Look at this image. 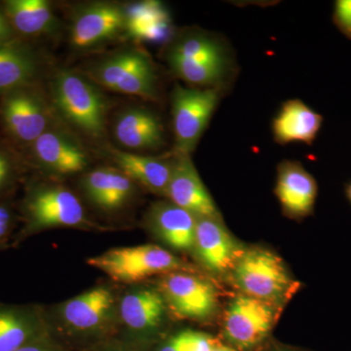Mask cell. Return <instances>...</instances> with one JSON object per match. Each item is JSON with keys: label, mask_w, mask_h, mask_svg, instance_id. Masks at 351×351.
<instances>
[{"label": "cell", "mask_w": 351, "mask_h": 351, "mask_svg": "<svg viewBox=\"0 0 351 351\" xmlns=\"http://www.w3.org/2000/svg\"><path fill=\"white\" fill-rule=\"evenodd\" d=\"M2 96V123L14 141L31 145L49 128V106L31 85L12 90Z\"/></svg>", "instance_id": "obj_9"}, {"label": "cell", "mask_w": 351, "mask_h": 351, "mask_svg": "<svg viewBox=\"0 0 351 351\" xmlns=\"http://www.w3.org/2000/svg\"><path fill=\"white\" fill-rule=\"evenodd\" d=\"M332 20L339 31L351 39V0H338L335 2Z\"/></svg>", "instance_id": "obj_29"}, {"label": "cell", "mask_w": 351, "mask_h": 351, "mask_svg": "<svg viewBox=\"0 0 351 351\" xmlns=\"http://www.w3.org/2000/svg\"><path fill=\"white\" fill-rule=\"evenodd\" d=\"M36 71L38 63L31 50L14 40L0 45V94L31 85Z\"/></svg>", "instance_id": "obj_25"}, {"label": "cell", "mask_w": 351, "mask_h": 351, "mask_svg": "<svg viewBox=\"0 0 351 351\" xmlns=\"http://www.w3.org/2000/svg\"><path fill=\"white\" fill-rule=\"evenodd\" d=\"M147 223L157 239L173 250L186 253L195 249L196 217L170 201L154 203Z\"/></svg>", "instance_id": "obj_18"}, {"label": "cell", "mask_w": 351, "mask_h": 351, "mask_svg": "<svg viewBox=\"0 0 351 351\" xmlns=\"http://www.w3.org/2000/svg\"><path fill=\"white\" fill-rule=\"evenodd\" d=\"M22 212L24 228L18 240L49 228L89 225L77 196L58 184L32 186L25 195Z\"/></svg>", "instance_id": "obj_6"}, {"label": "cell", "mask_w": 351, "mask_h": 351, "mask_svg": "<svg viewBox=\"0 0 351 351\" xmlns=\"http://www.w3.org/2000/svg\"><path fill=\"white\" fill-rule=\"evenodd\" d=\"M3 13L14 31L25 36L47 34L56 23L50 3L45 0H9L4 4Z\"/></svg>", "instance_id": "obj_26"}, {"label": "cell", "mask_w": 351, "mask_h": 351, "mask_svg": "<svg viewBox=\"0 0 351 351\" xmlns=\"http://www.w3.org/2000/svg\"><path fill=\"white\" fill-rule=\"evenodd\" d=\"M17 176V167L10 154L0 149V196L12 186Z\"/></svg>", "instance_id": "obj_28"}, {"label": "cell", "mask_w": 351, "mask_h": 351, "mask_svg": "<svg viewBox=\"0 0 351 351\" xmlns=\"http://www.w3.org/2000/svg\"><path fill=\"white\" fill-rule=\"evenodd\" d=\"M174 154V168L166 197L196 218H221L218 206L203 184L189 154Z\"/></svg>", "instance_id": "obj_13"}, {"label": "cell", "mask_w": 351, "mask_h": 351, "mask_svg": "<svg viewBox=\"0 0 351 351\" xmlns=\"http://www.w3.org/2000/svg\"><path fill=\"white\" fill-rule=\"evenodd\" d=\"M50 92L53 108L66 124L90 140L105 137L107 101L96 85L73 71H61Z\"/></svg>", "instance_id": "obj_2"}, {"label": "cell", "mask_w": 351, "mask_h": 351, "mask_svg": "<svg viewBox=\"0 0 351 351\" xmlns=\"http://www.w3.org/2000/svg\"><path fill=\"white\" fill-rule=\"evenodd\" d=\"M323 124V117L299 99L286 101L272 120L274 142L280 145L313 144Z\"/></svg>", "instance_id": "obj_20"}, {"label": "cell", "mask_w": 351, "mask_h": 351, "mask_svg": "<svg viewBox=\"0 0 351 351\" xmlns=\"http://www.w3.org/2000/svg\"><path fill=\"white\" fill-rule=\"evenodd\" d=\"M127 34L140 41L162 43L173 34L169 11L158 1H144L125 6Z\"/></svg>", "instance_id": "obj_24"}, {"label": "cell", "mask_w": 351, "mask_h": 351, "mask_svg": "<svg viewBox=\"0 0 351 351\" xmlns=\"http://www.w3.org/2000/svg\"><path fill=\"white\" fill-rule=\"evenodd\" d=\"M47 332L46 318L36 306L0 304V351H17Z\"/></svg>", "instance_id": "obj_22"}, {"label": "cell", "mask_w": 351, "mask_h": 351, "mask_svg": "<svg viewBox=\"0 0 351 351\" xmlns=\"http://www.w3.org/2000/svg\"><path fill=\"white\" fill-rule=\"evenodd\" d=\"M274 193L286 216L304 219L313 213L317 182L299 161L283 160L277 166Z\"/></svg>", "instance_id": "obj_15"}, {"label": "cell", "mask_w": 351, "mask_h": 351, "mask_svg": "<svg viewBox=\"0 0 351 351\" xmlns=\"http://www.w3.org/2000/svg\"><path fill=\"white\" fill-rule=\"evenodd\" d=\"M31 147L32 158L39 167L54 174H76L86 169L89 164L82 145L56 128L49 127Z\"/></svg>", "instance_id": "obj_16"}, {"label": "cell", "mask_w": 351, "mask_h": 351, "mask_svg": "<svg viewBox=\"0 0 351 351\" xmlns=\"http://www.w3.org/2000/svg\"><path fill=\"white\" fill-rule=\"evenodd\" d=\"M17 351H64L61 346H58L48 336V332L38 337L34 341L21 348Z\"/></svg>", "instance_id": "obj_31"}, {"label": "cell", "mask_w": 351, "mask_h": 351, "mask_svg": "<svg viewBox=\"0 0 351 351\" xmlns=\"http://www.w3.org/2000/svg\"><path fill=\"white\" fill-rule=\"evenodd\" d=\"M241 294L280 306L300 287L282 258L269 249H244L230 270Z\"/></svg>", "instance_id": "obj_3"}, {"label": "cell", "mask_w": 351, "mask_h": 351, "mask_svg": "<svg viewBox=\"0 0 351 351\" xmlns=\"http://www.w3.org/2000/svg\"><path fill=\"white\" fill-rule=\"evenodd\" d=\"M14 29L7 20L5 14L0 11V45L13 41Z\"/></svg>", "instance_id": "obj_32"}, {"label": "cell", "mask_w": 351, "mask_h": 351, "mask_svg": "<svg viewBox=\"0 0 351 351\" xmlns=\"http://www.w3.org/2000/svg\"><path fill=\"white\" fill-rule=\"evenodd\" d=\"M169 311L191 321L211 318L218 306V295L211 283L193 272L176 271L163 276L158 287Z\"/></svg>", "instance_id": "obj_10"}, {"label": "cell", "mask_w": 351, "mask_h": 351, "mask_svg": "<svg viewBox=\"0 0 351 351\" xmlns=\"http://www.w3.org/2000/svg\"><path fill=\"white\" fill-rule=\"evenodd\" d=\"M119 304L112 288L98 286L60 304L57 317L71 334L93 336L110 324Z\"/></svg>", "instance_id": "obj_11"}, {"label": "cell", "mask_w": 351, "mask_h": 351, "mask_svg": "<svg viewBox=\"0 0 351 351\" xmlns=\"http://www.w3.org/2000/svg\"><path fill=\"white\" fill-rule=\"evenodd\" d=\"M279 306L240 294L228 304L223 334L237 351H254L265 343L276 326Z\"/></svg>", "instance_id": "obj_8"}, {"label": "cell", "mask_w": 351, "mask_h": 351, "mask_svg": "<svg viewBox=\"0 0 351 351\" xmlns=\"http://www.w3.org/2000/svg\"><path fill=\"white\" fill-rule=\"evenodd\" d=\"M165 59L178 78L196 88L221 90L233 66L226 44L218 36L195 27L172 36Z\"/></svg>", "instance_id": "obj_1"}, {"label": "cell", "mask_w": 351, "mask_h": 351, "mask_svg": "<svg viewBox=\"0 0 351 351\" xmlns=\"http://www.w3.org/2000/svg\"><path fill=\"white\" fill-rule=\"evenodd\" d=\"M271 351H300L294 348H287V346H276Z\"/></svg>", "instance_id": "obj_34"}, {"label": "cell", "mask_w": 351, "mask_h": 351, "mask_svg": "<svg viewBox=\"0 0 351 351\" xmlns=\"http://www.w3.org/2000/svg\"><path fill=\"white\" fill-rule=\"evenodd\" d=\"M346 197H348V199L350 200V202L351 203V182L346 186Z\"/></svg>", "instance_id": "obj_35"}, {"label": "cell", "mask_w": 351, "mask_h": 351, "mask_svg": "<svg viewBox=\"0 0 351 351\" xmlns=\"http://www.w3.org/2000/svg\"><path fill=\"white\" fill-rule=\"evenodd\" d=\"M113 134L120 145L135 151H154L165 144L162 120L147 108L123 110L115 119Z\"/></svg>", "instance_id": "obj_19"}, {"label": "cell", "mask_w": 351, "mask_h": 351, "mask_svg": "<svg viewBox=\"0 0 351 351\" xmlns=\"http://www.w3.org/2000/svg\"><path fill=\"white\" fill-rule=\"evenodd\" d=\"M212 351H237L230 346L223 345V343L217 341L216 345L214 346Z\"/></svg>", "instance_id": "obj_33"}, {"label": "cell", "mask_w": 351, "mask_h": 351, "mask_svg": "<svg viewBox=\"0 0 351 351\" xmlns=\"http://www.w3.org/2000/svg\"><path fill=\"white\" fill-rule=\"evenodd\" d=\"M217 341L205 332L184 330L171 336L157 351H212Z\"/></svg>", "instance_id": "obj_27"}, {"label": "cell", "mask_w": 351, "mask_h": 351, "mask_svg": "<svg viewBox=\"0 0 351 351\" xmlns=\"http://www.w3.org/2000/svg\"><path fill=\"white\" fill-rule=\"evenodd\" d=\"M90 80L117 93L133 95L145 100L159 97L156 66L147 53L127 49L110 55L88 68Z\"/></svg>", "instance_id": "obj_5"}, {"label": "cell", "mask_w": 351, "mask_h": 351, "mask_svg": "<svg viewBox=\"0 0 351 351\" xmlns=\"http://www.w3.org/2000/svg\"><path fill=\"white\" fill-rule=\"evenodd\" d=\"M15 215L7 203L0 202V247L3 246L9 235L13 232Z\"/></svg>", "instance_id": "obj_30"}, {"label": "cell", "mask_w": 351, "mask_h": 351, "mask_svg": "<svg viewBox=\"0 0 351 351\" xmlns=\"http://www.w3.org/2000/svg\"><path fill=\"white\" fill-rule=\"evenodd\" d=\"M221 90L176 85L171 97L175 151L189 154L200 138L219 105Z\"/></svg>", "instance_id": "obj_7"}, {"label": "cell", "mask_w": 351, "mask_h": 351, "mask_svg": "<svg viewBox=\"0 0 351 351\" xmlns=\"http://www.w3.org/2000/svg\"><path fill=\"white\" fill-rule=\"evenodd\" d=\"M113 162L135 184H142L157 195L166 196L174 168V154L171 156H147L110 149Z\"/></svg>", "instance_id": "obj_21"}, {"label": "cell", "mask_w": 351, "mask_h": 351, "mask_svg": "<svg viewBox=\"0 0 351 351\" xmlns=\"http://www.w3.org/2000/svg\"><path fill=\"white\" fill-rule=\"evenodd\" d=\"M243 250L221 218H196L193 252L205 269L215 274L230 271Z\"/></svg>", "instance_id": "obj_14"}, {"label": "cell", "mask_w": 351, "mask_h": 351, "mask_svg": "<svg viewBox=\"0 0 351 351\" xmlns=\"http://www.w3.org/2000/svg\"><path fill=\"white\" fill-rule=\"evenodd\" d=\"M82 188L88 200L99 209L114 212L128 204L135 182L120 170L101 168L84 176Z\"/></svg>", "instance_id": "obj_23"}, {"label": "cell", "mask_w": 351, "mask_h": 351, "mask_svg": "<svg viewBox=\"0 0 351 351\" xmlns=\"http://www.w3.org/2000/svg\"><path fill=\"white\" fill-rule=\"evenodd\" d=\"M127 34L125 6L97 2L76 11L71 27V43L86 50Z\"/></svg>", "instance_id": "obj_12"}, {"label": "cell", "mask_w": 351, "mask_h": 351, "mask_svg": "<svg viewBox=\"0 0 351 351\" xmlns=\"http://www.w3.org/2000/svg\"><path fill=\"white\" fill-rule=\"evenodd\" d=\"M87 263L105 272L115 282L125 284L176 271L191 272L184 261L156 244L110 249L89 258Z\"/></svg>", "instance_id": "obj_4"}, {"label": "cell", "mask_w": 351, "mask_h": 351, "mask_svg": "<svg viewBox=\"0 0 351 351\" xmlns=\"http://www.w3.org/2000/svg\"><path fill=\"white\" fill-rule=\"evenodd\" d=\"M169 313L167 302L158 288L131 289L120 299L119 315L127 329L138 335L156 332Z\"/></svg>", "instance_id": "obj_17"}]
</instances>
